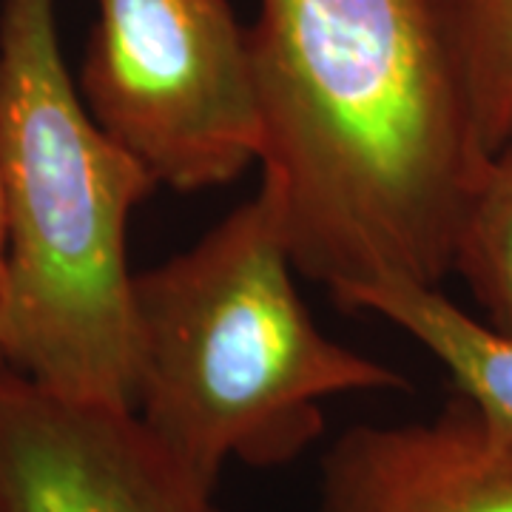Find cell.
I'll use <instances>...</instances> for the list:
<instances>
[{
    "mask_svg": "<svg viewBox=\"0 0 512 512\" xmlns=\"http://www.w3.org/2000/svg\"><path fill=\"white\" fill-rule=\"evenodd\" d=\"M274 191L296 271L345 305L441 288L487 163L430 0H259L248 26Z\"/></svg>",
    "mask_w": 512,
    "mask_h": 512,
    "instance_id": "1",
    "label": "cell"
},
{
    "mask_svg": "<svg viewBox=\"0 0 512 512\" xmlns=\"http://www.w3.org/2000/svg\"><path fill=\"white\" fill-rule=\"evenodd\" d=\"M154 188L86 109L55 0H3L0 365L74 402L134 410L140 356L126 237Z\"/></svg>",
    "mask_w": 512,
    "mask_h": 512,
    "instance_id": "2",
    "label": "cell"
},
{
    "mask_svg": "<svg viewBox=\"0 0 512 512\" xmlns=\"http://www.w3.org/2000/svg\"><path fill=\"white\" fill-rule=\"evenodd\" d=\"M293 274L268 185L191 248L134 274V413L211 490L231 461L282 467L302 456L333 396L407 387L399 370L325 336Z\"/></svg>",
    "mask_w": 512,
    "mask_h": 512,
    "instance_id": "3",
    "label": "cell"
},
{
    "mask_svg": "<svg viewBox=\"0 0 512 512\" xmlns=\"http://www.w3.org/2000/svg\"><path fill=\"white\" fill-rule=\"evenodd\" d=\"M77 89L157 185L200 191L259 163L251 40L231 0H97Z\"/></svg>",
    "mask_w": 512,
    "mask_h": 512,
    "instance_id": "4",
    "label": "cell"
},
{
    "mask_svg": "<svg viewBox=\"0 0 512 512\" xmlns=\"http://www.w3.org/2000/svg\"><path fill=\"white\" fill-rule=\"evenodd\" d=\"M0 512H220L128 407L74 402L0 365Z\"/></svg>",
    "mask_w": 512,
    "mask_h": 512,
    "instance_id": "5",
    "label": "cell"
},
{
    "mask_svg": "<svg viewBox=\"0 0 512 512\" xmlns=\"http://www.w3.org/2000/svg\"><path fill=\"white\" fill-rule=\"evenodd\" d=\"M316 512H512V441L458 393L427 421L353 424L322 456Z\"/></svg>",
    "mask_w": 512,
    "mask_h": 512,
    "instance_id": "6",
    "label": "cell"
},
{
    "mask_svg": "<svg viewBox=\"0 0 512 512\" xmlns=\"http://www.w3.org/2000/svg\"><path fill=\"white\" fill-rule=\"evenodd\" d=\"M342 308L379 313L416 339L450 373L487 430L512 441V339L461 311L441 288L404 279L356 291Z\"/></svg>",
    "mask_w": 512,
    "mask_h": 512,
    "instance_id": "7",
    "label": "cell"
},
{
    "mask_svg": "<svg viewBox=\"0 0 512 512\" xmlns=\"http://www.w3.org/2000/svg\"><path fill=\"white\" fill-rule=\"evenodd\" d=\"M450 274L467 285L481 322L512 339V131L487 154L467 200Z\"/></svg>",
    "mask_w": 512,
    "mask_h": 512,
    "instance_id": "8",
    "label": "cell"
},
{
    "mask_svg": "<svg viewBox=\"0 0 512 512\" xmlns=\"http://www.w3.org/2000/svg\"><path fill=\"white\" fill-rule=\"evenodd\" d=\"M478 140L490 154L512 131V0H430Z\"/></svg>",
    "mask_w": 512,
    "mask_h": 512,
    "instance_id": "9",
    "label": "cell"
},
{
    "mask_svg": "<svg viewBox=\"0 0 512 512\" xmlns=\"http://www.w3.org/2000/svg\"><path fill=\"white\" fill-rule=\"evenodd\" d=\"M3 265H6V222H3V191H0V302H3Z\"/></svg>",
    "mask_w": 512,
    "mask_h": 512,
    "instance_id": "10",
    "label": "cell"
}]
</instances>
